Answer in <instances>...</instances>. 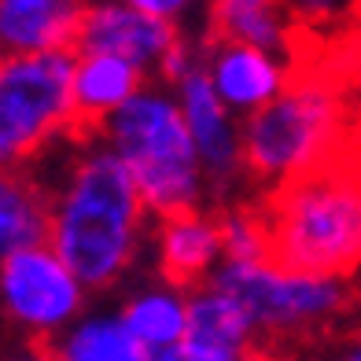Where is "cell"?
<instances>
[{"label":"cell","instance_id":"1","mask_svg":"<svg viewBox=\"0 0 361 361\" xmlns=\"http://www.w3.org/2000/svg\"><path fill=\"white\" fill-rule=\"evenodd\" d=\"M52 192V247L89 291H111L137 266L147 228V207L129 166L89 133L81 152L67 159L59 180H44Z\"/></svg>","mask_w":361,"mask_h":361},{"label":"cell","instance_id":"2","mask_svg":"<svg viewBox=\"0 0 361 361\" xmlns=\"http://www.w3.org/2000/svg\"><path fill=\"white\" fill-rule=\"evenodd\" d=\"M269 262L288 273L354 281L361 269V166L336 162L258 195Z\"/></svg>","mask_w":361,"mask_h":361},{"label":"cell","instance_id":"3","mask_svg":"<svg viewBox=\"0 0 361 361\" xmlns=\"http://www.w3.org/2000/svg\"><path fill=\"white\" fill-rule=\"evenodd\" d=\"M354 140L339 81L306 63H291L284 92L243 118V173L262 192L336 162ZM258 192V195H262Z\"/></svg>","mask_w":361,"mask_h":361},{"label":"cell","instance_id":"4","mask_svg":"<svg viewBox=\"0 0 361 361\" xmlns=\"http://www.w3.org/2000/svg\"><path fill=\"white\" fill-rule=\"evenodd\" d=\"M96 137L129 166L155 221L207 210L210 188L203 162L177 96L166 92V85L152 81L126 107L114 111L96 129Z\"/></svg>","mask_w":361,"mask_h":361},{"label":"cell","instance_id":"5","mask_svg":"<svg viewBox=\"0 0 361 361\" xmlns=\"http://www.w3.org/2000/svg\"><path fill=\"white\" fill-rule=\"evenodd\" d=\"M74 48L4 56L0 67V162L23 170L56 140L78 137L74 111Z\"/></svg>","mask_w":361,"mask_h":361},{"label":"cell","instance_id":"6","mask_svg":"<svg viewBox=\"0 0 361 361\" xmlns=\"http://www.w3.org/2000/svg\"><path fill=\"white\" fill-rule=\"evenodd\" d=\"M210 284L233 291L247 306L258 328V350L276 357V347L324 332L361 302L354 281H324V276L288 273L273 262H221Z\"/></svg>","mask_w":361,"mask_h":361},{"label":"cell","instance_id":"7","mask_svg":"<svg viewBox=\"0 0 361 361\" xmlns=\"http://www.w3.org/2000/svg\"><path fill=\"white\" fill-rule=\"evenodd\" d=\"M78 56H118L162 85H177L200 59L195 48L177 23L155 19L147 11H137L122 0H85L74 34Z\"/></svg>","mask_w":361,"mask_h":361},{"label":"cell","instance_id":"8","mask_svg":"<svg viewBox=\"0 0 361 361\" xmlns=\"http://www.w3.org/2000/svg\"><path fill=\"white\" fill-rule=\"evenodd\" d=\"M0 295H4V314L19 328V336L52 343L74 321L85 317L81 310H85L89 288L44 243V247L15 251L4 258Z\"/></svg>","mask_w":361,"mask_h":361},{"label":"cell","instance_id":"9","mask_svg":"<svg viewBox=\"0 0 361 361\" xmlns=\"http://www.w3.org/2000/svg\"><path fill=\"white\" fill-rule=\"evenodd\" d=\"M173 96L188 122L195 152H200L210 203H214V210L233 207L236 185L247 180V173H243V122H236V114L221 104L214 81L203 67V52L192 63V71L173 85Z\"/></svg>","mask_w":361,"mask_h":361},{"label":"cell","instance_id":"10","mask_svg":"<svg viewBox=\"0 0 361 361\" xmlns=\"http://www.w3.org/2000/svg\"><path fill=\"white\" fill-rule=\"evenodd\" d=\"M155 281L177 291H195L210 284V276L225 262V236L218 210H192V214L155 221Z\"/></svg>","mask_w":361,"mask_h":361},{"label":"cell","instance_id":"11","mask_svg":"<svg viewBox=\"0 0 361 361\" xmlns=\"http://www.w3.org/2000/svg\"><path fill=\"white\" fill-rule=\"evenodd\" d=\"M200 52H203V67L210 81H214L221 104L236 118H251L262 107H269L291 78V67H284L281 56L262 52V48H251V44L203 37Z\"/></svg>","mask_w":361,"mask_h":361},{"label":"cell","instance_id":"12","mask_svg":"<svg viewBox=\"0 0 361 361\" xmlns=\"http://www.w3.org/2000/svg\"><path fill=\"white\" fill-rule=\"evenodd\" d=\"M152 85L137 63L118 56H78L74 71V111H78V137L96 133L118 107H126L137 92Z\"/></svg>","mask_w":361,"mask_h":361},{"label":"cell","instance_id":"13","mask_svg":"<svg viewBox=\"0 0 361 361\" xmlns=\"http://www.w3.org/2000/svg\"><path fill=\"white\" fill-rule=\"evenodd\" d=\"M207 37L251 44L288 59V52L295 48V23L284 0H210Z\"/></svg>","mask_w":361,"mask_h":361},{"label":"cell","instance_id":"14","mask_svg":"<svg viewBox=\"0 0 361 361\" xmlns=\"http://www.w3.org/2000/svg\"><path fill=\"white\" fill-rule=\"evenodd\" d=\"M85 0H0V41L8 56L74 48Z\"/></svg>","mask_w":361,"mask_h":361},{"label":"cell","instance_id":"15","mask_svg":"<svg viewBox=\"0 0 361 361\" xmlns=\"http://www.w3.org/2000/svg\"><path fill=\"white\" fill-rule=\"evenodd\" d=\"M52 233V192L37 166L4 170L0 180V255L44 247Z\"/></svg>","mask_w":361,"mask_h":361},{"label":"cell","instance_id":"16","mask_svg":"<svg viewBox=\"0 0 361 361\" xmlns=\"http://www.w3.org/2000/svg\"><path fill=\"white\" fill-rule=\"evenodd\" d=\"M118 314L129 324V332L152 354L170 350V347H180L188 336V291L152 281L129 291L126 302L118 306Z\"/></svg>","mask_w":361,"mask_h":361},{"label":"cell","instance_id":"17","mask_svg":"<svg viewBox=\"0 0 361 361\" xmlns=\"http://www.w3.org/2000/svg\"><path fill=\"white\" fill-rule=\"evenodd\" d=\"M56 361H155V354L129 332L118 310L85 314L59 339H52Z\"/></svg>","mask_w":361,"mask_h":361},{"label":"cell","instance_id":"18","mask_svg":"<svg viewBox=\"0 0 361 361\" xmlns=\"http://www.w3.org/2000/svg\"><path fill=\"white\" fill-rule=\"evenodd\" d=\"M288 4V15L295 23V34L306 26H324V23H336L343 15H357L361 0H284Z\"/></svg>","mask_w":361,"mask_h":361},{"label":"cell","instance_id":"19","mask_svg":"<svg viewBox=\"0 0 361 361\" xmlns=\"http://www.w3.org/2000/svg\"><path fill=\"white\" fill-rule=\"evenodd\" d=\"M122 4L137 8V11H147L155 19H166V23H180L185 15L200 4V0H122Z\"/></svg>","mask_w":361,"mask_h":361},{"label":"cell","instance_id":"20","mask_svg":"<svg viewBox=\"0 0 361 361\" xmlns=\"http://www.w3.org/2000/svg\"><path fill=\"white\" fill-rule=\"evenodd\" d=\"M8 361H56V354H52V343L19 336V339H15V347L8 350Z\"/></svg>","mask_w":361,"mask_h":361},{"label":"cell","instance_id":"21","mask_svg":"<svg viewBox=\"0 0 361 361\" xmlns=\"http://www.w3.org/2000/svg\"><path fill=\"white\" fill-rule=\"evenodd\" d=\"M332 361H361V336L357 339H350V343H343V347L336 350V357Z\"/></svg>","mask_w":361,"mask_h":361},{"label":"cell","instance_id":"22","mask_svg":"<svg viewBox=\"0 0 361 361\" xmlns=\"http://www.w3.org/2000/svg\"><path fill=\"white\" fill-rule=\"evenodd\" d=\"M247 361H273V357H269V354H262V350H255V354H251Z\"/></svg>","mask_w":361,"mask_h":361},{"label":"cell","instance_id":"23","mask_svg":"<svg viewBox=\"0 0 361 361\" xmlns=\"http://www.w3.org/2000/svg\"><path fill=\"white\" fill-rule=\"evenodd\" d=\"M357 19H361V8H357Z\"/></svg>","mask_w":361,"mask_h":361}]
</instances>
